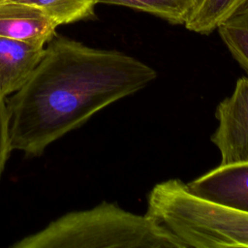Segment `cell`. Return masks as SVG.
I'll return each mask as SVG.
<instances>
[{
  "label": "cell",
  "mask_w": 248,
  "mask_h": 248,
  "mask_svg": "<svg viewBox=\"0 0 248 248\" xmlns=\"http://www.w3.org/2000/svg\"><path fill=\"white\" fill-rule=\"evenodd\" d=\"M157 78L144 62L55 35L27 82L7 101L11 149L40 156L96 112Z\"/></svg>",
  "instance_id": "cell-1"
},
{
  "label": "cell",
  "mask_w": 248,
  "mask_h": 248,
  "mask_svg": "<svg viewBox=\"0 0 248 248\" xmlns=\"http://www.w3.org/2000/svg\"><path fill=\"white\" fill-rule=\"evenodd\" d=\"M12 248H187L154 217L135 214L114 202L72 211Z\"/></svg>",
  "instance_id": "cell-2"
},
{
  "label": "cell",
  "mask_w": 248,
  "mask_h": 248,
  "mask_svg": "<svg viewBox=\"0 0 248 248\" xmlns=\"http://www.w3.org/2000/svg\"><path fill=\"white\" fill-rule=\"evenodd\" d=\"M146 214L160 221L188 247H248V211L203 199L171 178L147 195Z\"/></svg>",
  "instance_id": "cell-3"
},
{
  "label": "cell",
  "mask_w": 248,
  "mask_h": 248,
  "mask_svg": "<svg viewBox=\"0 0 248 248\" xmlns=\"http://www.w3.org/2000/svg\"><path fill=\"white\" fill-rule=\"evenodd\" d=\"M218 127L211 135L221 156L220 165L248 163V77L237 79L231 96L215 110Z\"/></svg>",
  "instance_id": "cell-4"
},
{
  "label": "cell",
  "mask_w": 248,
  "mask_h": 248,
  "mask_svg": "<svg viewBox=\"0 0 248 248\" xmlns=\"http://www.w3.org/2000/svg\"><path fill=\"white\" fill-rule=\"evenodd\" d=\"M187 185L203 199L248 211V163L219 165Z\"/></svg>",
  "instance_id": "cell-5"
},
{
  "label": "cell",
  "mask_w": 248,
  "mask_h": 248,
  "mask_svg": "<svg viewBox=\"0 0 248 248\" xmlns=\"http://www.w3.org/2000/svg\"><path fill=\"white\" fill-rule=\"evenodd\" d=\"M59 25L40 10L12 0H0V37L46 46Z\"/></svg>",
  "instance_id": "cell-6"
},
{
  "label": "cell",
  "mask_w": 248,
  "mask_h": 248,
  "mask_svg": "<svg viewBox=\"0 0 248 248\" xmlns=\"http://www.w3.org/2000/svg\"><path fill=\"white\" fill-rule=\"evenodd\" d=\"M45 53V46L0 37V97L6 99L30 78Z\"/></svg>",
  "instance_id": "cell-7"
},
{
  "label": "cell",
  "mask_w": 248,
  "mask_h": 248,
  "mask_svg": "<svg viewBox=\"0 0 248 248\" xmlns=\"http://www.w3.org/2000/svg\"><path fill=\"white\" fill-rule=\"evenodd\" d=\"M248 5V0H200L185 27L195 33L208 35Z\"/></svg>",
  "instance_id": "cell-8"
},
{
  "label": "cell",
  "mask_w": 248,
  "mask_h": 248,
  "mask_svg": "<svg viewBox=\"0 0 248 248\" xmlns=\"http://www.w3.org/2000/svg\"><path fill=\"white\" fill-rule=\"evenodd\" d=\"M32 6L53 19L58 25L90 19L95 16L99 0H12Z\"/></svg>",
  "instance_id": "cell-9"
},
{
  "label": "cell",
  "mask_w": 248,
  "mask_h": 248,
  "mask_svg": "<svg viewBox=\"0 0 248 248\" xmlns=\"http://www.w3.org/2000/svg\"><path fill=\"white\" fill-rule=\"evenodd\" d=\"M99 4L128 7L180 25H185L195 7L194 0H99Z\"/></svg>",
  "instance_id": "cell-10"
},
{
  "label": "cell",
  "mask_w": 248,
  "mask_h": 248,
  "mask_svg": "<svg viewBox=\"0 0 248 248\" xmlns=\"http://www.w3.org/2000/svg\"><path fill=\"white\" fill-rule=\"evenodd\" d=\"M219 35L248 77V5L218 27Z\"/></svg>",
  "instance_id": "cell-11"
},
{
  "label": "cell",
  "mask_w": 248,
  "mask_h": 248,
  "mask_svg": "<svg viewBox=\"0 0 248 248\" xmlns=\"http://www.w3.org/2000/svg\"><path fill=\"white\" fill-rule=\"evenodd\" d=\"M11 150L9 135V112L5 99L0 97V178Z\"/></svg>",
  "instance_id": "cell-12"
},
{
  "label": "cell",
  "mask_w": 248,
  "mask_h": 248,
  "mask_svg": "<svg viewBox=\"0 0 248 248\" xmlns=\"http://www.w3.org/2000/svg\"><path fill=\"white\" fill-rule=\"evenodd\" d=\"M199 1H200V0H194V2H195V7H196V5L199 3ZM195 7H194V8H195Z\"/></svg>",
  "instance_id": "cell-13"
}]
</instances>
